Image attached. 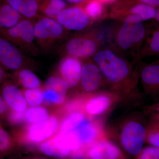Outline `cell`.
I'll return each instance as SVG.
<instances>
[{
	"instance_id": "cell-25",
	"label": "cell",
	"mask_w": 159,
	"mask_h": 159,
	"mask_svg": "<svg viewBox=\"0 0 159 159\" xmlns=\"http://www.w3.org/2000/svg\"><path fill=\"white\" fill-rule=\"evenodd\" d=\"M66 7L64 0H40L39 15L54 19L57 15Z\"/></svg>"
},
{
	"instance_id": "cell-43",
	"label": "cell",
	"mask_w": 159,
	"mask_h": 159,
	"mask_svg": "<svg viewBox=\"0 0 159 159\" xmlns=\"http://www.w3.org/2000/svg\"><path fill=\"white\" fill-rule=\"evenodd\" d=\"M3 1V0H0V2H1V1Z\"/></svg>"
},
{
	"instance_id": "cell-5",
	"label": "cell",
	"mask_w": 159,
	"mask_h": 159,
	"mask_svg": "<svg viewBox=\"0 0 159 159\" xmlns=\"http://www.w3.org/2000/svg\"><path fill=\"white\" fill-rule=\"evenodd\" d=\"M104 34L99 29L80 32L66 40L61 48L63 56L69 55L80 60L92 58L104 46Z\"/></svg>"
},
{
	"instance_id": "cell-27",
	"label": "cell",
	"mask_w": 159,
	"mask_h": 159,
	"mask_svg": "<svg viewBox=\"0 0 159 159\" xmlns=\"http://www.w3.org/2000/svg\"><path fill=\"white\" fill-rule=\"evenodd\" d=\"M25 120L30 123H36L46 121L50 118L49 111L44 107H33L25 112Z\"/></svg>"
},
{
	"instance_id": "cell-30",
	"label": "cell",
	"mask_w": 159,
	"mask_h": 159,
	"mask_svg": "<svg viewBox=\"0 0 159 159\" xmlns=\"http://www.w3.org/2000/svg\"><path fill=\"white\" fill-rule=\"evenodd\" d=\"M134 159H159V147L144 146Z\"/></svg>"
},
{
	"instance_id": "cell-2",
	"label": "cell",
	"mask_w": 159,
	"mask_h": 159,
	"mask_svg": "<svg viewBox=\"0 0 159 159\" xmlns=\"http://www.w3.org/2000/svg\"><path fill=\"white\" fill-rule=\"evenodd\" d=\"M148 24H144L139 16L130 15L117 21L109 30L108 46L125 57H131L134 63L142 60L140 51L147 36Z\"/></svg>"
},
{
	"instance_id": "cell-14",
	"label": "cell",
	"mask_w": 159,
	"mask_h": 159,
	"mask_svg": "<svg viewBox=\"0 0 159 159\" xmlns=\"http://www.w3.org/2000/svg\"><path fill=\"white\" fill-rule=\"evenodd\" d=\"M128 157L110 139L101 140L87 148L84 159H127Z\"/></svg>"
},
{
	"instance_id": "cell-1",
	"label": "cell",
	"mask_w": 159,
	"mask_h": 159,
	"mask_svg": "<svg viewBox=\"0 0 159 159\" xmlns=\"http://www.w3.org/2000/svg\"><path fill=\"white\" fill-rule=\"evenodd\" d=\"M92 59L102 73L106 89L116 92L125 100H142L145 95L138 89L139 73L127 57L108 46H103Z\"/></svg>"
},
{
	"instance_id": "cell-40",
	"label": "cell",
	"mask_w": 159,
	"mask_h": 159,
	"mask_svg": "<svg viewBox=\"0 0 159 159\" xmlns=\"http://www.w3.org/2000/svg\"><path fill=\"white\" fill-rule=\"evenodd\" d=\"M131 1V0H116V2H128V1Z\"/></svg>"
},
{
	"instance_id": "cell-17",
	"label": "cell",
	"mask_w": 159,
	"mask_h": 159,
	"mask_svg": "<svg viewBox=\"0 0 159 159\" xmlns=\"http://www.w3.org/2000/svg\"><path fill=\"white\" fill-rule=\"evenodd\" d=\"M58 125V119L55 116H52L43 122L34 123L27 131L26 140L34 143L44 142L55 133Z\"/></svg>"
},
{
	"instance_id": "cell-8",
	"label": "cell",
	"mask_w": 159,
	"mask_h": 159,
	"mask_svg": "<svg viewBox=\"0 0 159 159\" xmlns=\"http://www.w3.org/2000/svg\"><path fill=\"white\" fill-rule=\"evenodd\" d=\"M34 64V60L0 34V65L6 71L15 72L24 68H29Z\"/></svg>"
},
{
	"instance_id": "cell-6",
	"label": "cell",
	"mask_w": 159,
	"mask_h": 159,
	"mask_svg": "<svg viewBox=\"0 0 159 159\" xmlns=\"http://www.w3.org/2000/svg\"><path fill=\"white\" fill-rule=\"evenodd\" d=\"M69 31L55 20L41 16L34 26L35 40L40 52L45 55L52 53L66 38Z\"/></svg>"
},
{
	"instance_id": "cell-12",
	"label": "cell",
	"mask_w": 159,
	"mask_h": 159,
	"mask_svg": "<svg viewBox=\"0 0 159 159\" xmlns=\"http://www.w3.org/2000/svg\"><path fill=\"white\" fill-rule=\"evenodd\" d=\"M138 65L143 93L157 102L159 100V63L155 61L148 64L141 60Z\"/></svg>"
},
{
	"instance_id": "cell-44",
	"label": "cell",
	"mask_w": 159,
	"mask_h": 159,
	"mask_svg": "<svg viewBox=\"0 0 159 159\" xmlns=\"http://www.w3.org/2000/svg\"><path fill=\"white\" fill-rule=\"evenodd\" d=\"M129 159L128 158V159Z\"/></svg>"
},
{
	"instance_id": "cell-13",
	"label": "cell",
	"mask_w": 159,
	"mask_h": 159,
	"mask_svg": "<svg viewBox=\"0 0 159 159\" xmlns=\"http://www.w3.org/2000/svg\"><path fill=\"white\" fill-rule=\"evenodd\" d=\"M81 60L69 55L63 56L60 61L59 77L66 83L69 90L78 89L82 72Z\"/></svg>"
},
{
	"instance_id": "cell-15",
	"label": "cell",
	"mask_w": 159,
	"mask_h": 159,
	"mask_svg": "<svg viewBox=\"0 0 159 159\" xmlns=\"http://www.w3.org/2000/svg\"><path fill=\"white\" fill-rule=\"evenodd\" d=\"M156 13L155 8L142 3H136L118 8H111L109 17L117 21L122 20L130 15L139 16L142 21L152 20Z\"/></svg>"
},
{
	"instance_id": "cell-24",
	"label": "cell",
	"mask_w": 159,
	"mask_h": 159,
	"mask_svg": "<svg viewBox=\"0 0 159 159\" xmlns=\"http://www.w3.org/2000/svg\"><path fill=\"white\" fill-rule=\"evenodd\" d=\"M67 115L60 125L59 133H65L76 130L86 119L85 114L80 110L67 111Z\"/></svg>"
},
{
	"instance_id": "cell-21",
	"label": "cell",
	"mask_w": 159,
	"mask_h": 159,
	"mask_svg": "<svg viewBox=\"0 0 159 159\" xmlns=\"http://www.w3.org/2000/svg\"><path fill=\"white\" fill-rule=\"evenodd\" d=\"M13 82L23 89L40 88L42 86L40 80L34 72L28 68L18 70L13 73Z\"/></svg>"
},
{
	"instance_id": "cell-11",
	"label": "cell",
	"mask_w": 159,
	"mask_h": 159,
	"mask_svg": "<svg viewBox=\"0 0 159 159\" xmlns=\"http://www.w3.org/2000/svg\"><path fill=\"white\" fill-rule=\"evenodd\" d=\"M75 131L83 149L85 151L97 142L109 139L103 118L91 119L86 118Z\"/></svg>"
},
{
	"instance_id": "cell-7",
	"label": "cell",
	"mask_w": 159,
	"mask_h": 159,
	"mask_svg": "<svg viewBox=\"0 0 159 159\" xmlns=\"http://www.w3.org/2000/svg\"><path fill=\"white\" fill-rule=\"evenodd\" d=\"M35 20L24 18L15 26L0 29V34L17 47L29 57L39 54L34 33Z\"/></svg>"
},
{
	"instance_id": "cell-39",
	"label": "cell",
	"mask_w": 159,
	"mask_h": 159,
	"mask_svg": "<svg viewBox=\"0 0 159 159\" xmlns=\"http://www.w3.org/2000/svg\"><path fill=\"white\" fill-rule=\"evenodd\" d=\"M156 16L155 18L153 20L156 21L159 24V7L156 9Z\"/></svg>"
},
{
	"instance_id": "cell-18",
	"label": "cell",
	"mask_w": 159,
	"mask_h": 159,
	"mask_svg": "<svg viewBox=\"0 0 159 159\" xmlns=\"http://www.w3.org/2000/svg\"><path fill=\"white\" fill-rule=\"evenodd\" d=\"M39 150L48 156L59 159H72L70 148L57 134L42 142L39 145Z\"/></svg>"
},
{
	"instance_id": "cell-37",
	"label": "cell",
	"mask_w": 159,
	"mask_h": 159,
	"mask_svg": "<svg viewBox=\"0 0 159 159\" xmlns=\"http://www.w3.org/2000/svg\"><path fill=\"white\" fill-rule=\"evenodd\" d=\"M148 118L151 119V120H152V121L155 123L159 131V119H158V118H155V117L153 116H148Z\"/></svg>"
},
{
	"instance_id": "cell-26",
	"label": "cell",
	"mask_w": 159,
	"mask_h": 159,
	"mask_svg": "<svg viewBox=\"0 0 159 159\" xmlns=\"http://www.w3.org/2000/svg\"><path fill=\"white\" fill-rule=\"evenodd\" d=\"M43 89L52 91L66 97H67L69 91L66 83L59 76H51L47 78Z\"/></svg>"
},
{
	"instance_id": "cell-29",
	"label": "cell",
	"mask_w": 159,
	"mask_h": 159,
	"mask_svg": "<svg viewBox=\"0 0 159 159\" xmlns=\"http://www.w3.org/2000/svg\"><path fill=\"white\" fill-rule=\"evenodd\" d=\"M14 146V139L0 125V154L9 153Z\"/></svg>"
},
{
	"instance_id": "cell-36",
	"label": "cell",
	"mask_w": 159,
	"mask_h": 159,
	"mask_svg": "<svg viewBox=\"0 0 159 159\" xmlns=\"http://www.w3.org/2000/svg\"><path fill=\"white\" fill-rule=\"evenodd\" d=\"M100 3L106 6L110 4H113L116 0H98Z\"/></svg>"
},
{
	"instance_id": "cell-33",
	"label": "cell",
	"mask_w": 159,
	"mask_h": 159,
	"mask_svg": "<svg viewBox=\"0 0 159 159\" xmlns=\"http://www.w3.org/2000/svg\"><path fill=\"white\" fill-rule=\"evenodd\" d=\"M125 5H130L136 3H142L153 8H156L159 7V0H131L128 2H123Z\"/></svg>"
},
{
	"instance_id": "cell-20",
	"label": "cell",
	"mask_w": 159,
	"mask_h": 159,
	"mask_svg": "<svg viewBox=\"0 0 159 159\" xmlns=\"http://www.w3.org/2000/svg\"><path fill=\"white\" fill-rule=\"evenodd\" d=\"M24 18L35 20L39 16L40 0H4Z\"/></svg>"
},
{
	"instance_id": "cell-16",
	"label": "cell",
	"mask_w": 159,
	"mask_h": 159,
	"mask_svg": "<svg viewBox=\"0 0 159 159\" xmlns=\"http://www.w3.org/2000/svg\"><path fill=\"white\" fill-rule=\"evenodd\" d=\"M0 93L9 110L23 112L27 107V102L22 91L14 82L6 80L0 88Z\"/></svg>"
},
{
	"instance_id": "cell-32",
	"label": "cell",
	"mask_w": 159,
	"mask_h": 159,
	"mask_svg": "<svg viewBox=\"0 0 159 159\" xmlns=\"http://www.w3.org/2000/svg\"><path fill=\"white\" fill-rule=\"evenodd\" d=\"M144 111L148 116H151L159 119V100L154 104L145 107Z\"/></svg>"
},
{
	"instance_id": "cell-23",
	"label": "cell",
	"mask_w": 159,
	"mask_h": 159,
	"mask_svg": "<svg viewBox=\"0 0 159 159\" xmlns=\"http://www.w3.org/2000/svg\"><path fill=\"white\" fill-rule=\"evenodd\" d=\"M92 22H98L109 17V12L105 6L98 0H86L79 4Z\"/></svg>"
},
{
	"instance_id": "cell-41",
	"label": "cell",
	"mask_w": 159,
	"mask_h": 159,
	"mask_svg": "<svg viewBox=\"0 0 159 159\" xmlns=\"http://www.w3.org/2000/svg\"><path fill=\"white\" fill-rule=\"evenodd\" d=\"M46 159L40 158H30V159Z\"/></svg>"
},
{
	"instance_id": "cell-22",
	"label": "cell",
	"mask_w": 159,
	"mask_h": 159,
	"mask_svg": "<svg viewBox=\"0 0 159 159\" xmlns=\"http://www.w3.org/2000/svg\"><path fill=\"white\" fill-rule=\"evenodd\" d=\"M24 18L4 0L0 2V29L11 28Z\"/></svg>"
},
{
	"instance_id": "cell-42",
	"label": "cell",
	"mask_w": 159,
	"mask_h": 159,
	"mask_svg": "<svg viewBox=\"0 0 159 159\" xmlns=\"http://www.w3.org/2000/svg\"><path fill=\"white\" fill-rule=\"evenodd\" d=\"M157 61V62L159 63V59H158V60H157V61Z\"/></svg>"
},
{
	"instance_id": "cell-4",
	"label": "cell",
	"mask_w": 159,
	"mask_h": 159,
	"mask_svg": "<svg viewBox=\"0 0 159 159\" xmlns=\"http://www.w3.org/2000/svg\"><path fill=\"white\" fill-rule=\"evenodd\" d=\"M77 108L82 111L86 118L102 119L114 107L125 100L116 92L102 89L93 93L77 94L74 97Z\"/></svg>"
},
{
	"instance_id": "cell-34",
	"label": "cell",
	"mask_w": 159,
	"mask_h": 159,
	"mask_svg": "<svg viewBox=\"0 0 159 159\" xmlns=\"http://www.w3.org/2000/svg\"><path fill=\"white\" fill-rule=\"evenodd\" d=\"M9 111V108L0 93V118H6Z\"/></svg>"
},
{
	"instance_id": "cell-19",
	"label": "cell",
	"mask_w": 159,
	"mask_h": 159,
	"mask_svg": "<svg viewBox=\"0 0 159 159\" xmlns=\"http://www.w3.org/2000/svg\"><path fill=\"white\" fill-rule=\"evenodd\" d=\"M142 59L157 56L159 57V24L154 20L148 23V33L140 51Z\"/></svg>"
},
{
	"instance_id": "cell-10",
	"label": "cell",
	"mask_w": 159,
	"mask_h": 159,
	"mask_svg": "<svg viewBox=\"0 0 159 159\" xmlns=\"http://www.w3.org/2000/svg\"><path fill=\"white\" fill-rule=\"evenodd\" d=\"M82 72L80 82V93H93L106 89L104 78L99 67L92 58L81 60Z\"/></svg>"
},
{
	"instance_id": "cell-35",
	"label": "cell",
	"mask_w": 159,
	"mask_h": 159,
	"mask_svg": "<svg viewBox=\"0 0 159 159\" xmlns=\"http://www.w3.org/2000/svg\"><path fill=\"white\" fill-rule=\"evenodd\" d=\"M8 75L6 70L0 65V85H2L8 80Z\"/></svg>"
},
{
	"instance_id": "cell-31",
	"label": "cell",
	"mask_w": 159,
	"mask_h": 159,
	"mask_svg": "<svg viewBox=\"0 0 159 159\" xmlns=\"http://www.w3.org/2000/svg\"><path fill=\"white\" fill-rule=\"evenodd\" d=\"M25 112H20L9 110L6 118L10 124L13 125H19L26 120Z\"/></svg>"
},
{
	"instance_id": "cell-9",
	"label": "cell",
	"mask_w": 159,
	"mask_h": 159,
	"mask_svg": "<svg viewBox=\"0 0 159 159\" xmlns=\"http://www.w3.org/2000/svg\"><path fill=\"white\" fill-rule=\"evenodd\" d=\"M69 31L82 32L88 30L93 23L79 4L66 7L54 19Z\"/></svg>"
},
{
	"instance_id": "cell-38",
	"label": "cell",
	"mask_w": 159,
	"mask_h": 159,
	"mask_svg": "<svg viewBox=\"0 0 159 159\" xmlns=\"http://www.w3.org/2000/svg\"><path fill=\"white\" fill-rule=\"evenodd\" d=\"M66 1H68L69 2L72 3V4H74L75 5H77V4H80V3L83 2L86 0H66Z\"/></svg>"
},
{
	"instance_id": "cell-28",
	"label": "cell",
	"mask_w": 159,
	"mask_h": 159,
	"mask_svg": "<svg viewBox=\"0 0 159 159\" xmlns=\"http://www.w3.org/2000/svg\"><path fill=\"white\" fill-rule=\"evenodd\" d=\"M27 103L32 107L40 105L44 100L42 89H23L22 90Z\"/></svg>"
},
{
	"instance_id": "cell-3",
	"label": "cell",
	"mask_w": 159,
	"mask_h": 159,
	"mask_svg": "<svg viewBox=\"0 0 159 159\" xmlns=\"http://www.w3.org/2000/svg\"><path fill=\"white\" fill-rule=\"evenodd\" d=\"M148 116L145 111L131 112L106 128L109 138L119 145L128 157L134 159L145 144Z\"/></svg>"
}]
</instances>
